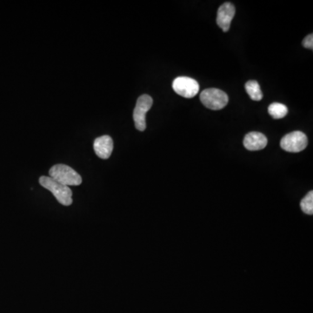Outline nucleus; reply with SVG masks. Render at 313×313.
<instances>
[{
  "instance_id": "obj_3",
  "label": "nucleus",
  "mask_w": 313,
  "mask_h": 313,
  "mask_svg": "<svg viewBox=\"0 0 313 313\" xmlns=\"http://www.w3.org/2000/svg\"><path fill=\"white\" fill-rule=\"evenodd\" d=\"M200 100L205 107L213 111H218L226 106L229 97L225 91L219 89L210 88L201 92Z\"/></svg>"
},
{
  "instance_id": "obj_2",
  "label": "nucleus",
  "mask_w": 313,
  "mask_h": 313,
  "mask_svg": "<svg viewBox=\"0 0 313 313\" xmlns=\"http://www.w3.org/2000/svg\"><path fill=\"white\" fill-rule=\"evenodd\" d=\"M40 184L51 191L61 205L69 206L72 204V191L68 186L61 185L50 177L46 176L40 177Z\"/></svg>"
},
{
  "instance_id": "obj_1",
  "label": "nucleus",
  "mask_w": 313,
  "mask_h": 313,
  "mask_svg": "<svg viewBox=\"0 0 313 313\" xmlns=\"http://www.w3.org/2000/svg\"><path fill=\"white\" fill-rule=\"evenodd\" d=\"M49 175L52 180L68 187L71 185L77 186L82 183V178L74 169L62 164L52 166L49 171Z\"/></svg>"
},
{
  "instance_id": "obj_7",
  "label": "nucleus",
  "mask_w": 313,
  "mask_h": 313,
  "mask_svg": "<svg viewBox=\"0 0 313 313\" xmlns=\"http://www.w3.org/2000/svg\"><path fill=\"white\" fill-rule=\"evenodd\" d=\"M234 15H235V7L231 3L223 4L218 10L217 24L225 32L229 31V29L231 27V23L233 19Z\"/></svg>"
},
{
  "instance_id": "obj_11",
  "label": "nucleus",
  "mask_w": 313,
  "mask_h": 313,
  "mask_svg": "<svg viewBox=\"0 0 313 313\" xmlns=\"http://www.w3.org/2000/svg\"><path fill=\"white\" fill-rule=\"evenodd\" d=\"M268 111L273 119L280 120L287 115L288 108L286 106L281 103H272L268 107Z\"/></svg>"
},
{
  "instance_id": "obj_6",
  "label": "nucleus",
  "mask_w": 313,
  "mask_h": 313,
  "mask_svg": "<svg viewBox=\"0 0 313 313\" xmlns=\"http://www.w3.org/2000/svg\"><path fill=\"white\" fill-rule=\"evenodd\" d=\"M172 88L177 94L185 99L195 97L200 91V85L191 77H179L174 80Z\"/></svg>"
},
{
  "instance_id": "obj_10",
  "label": "nucleus",
  "mask_w": 313,
  "mask_h": 313,
  "mask_svg": "<svg viewBox=\"0 0 313 313\" xmlns=\"http://www.w3.org/2000/svg\"><path fill=\"white\" fill-rule=\"evenodd\" d=\"M245 91L247 92L250 100L260 101L263 99V93L259 83L256 80H250L245 84Z\"/></svg>"
},
{
  "instance_id": "obj_9",
  "label": "nucleus",
  "mask_w": 313,
  "mask_h": 313,
  "mask_svg": "<svg viewBox=\"0 0 313 313\" xmlns=\"http://www.w3.org/2000/svg\"><path fill=\"white\" fill-rule=\"evenodd\" d=\"M267 138L260 132L252 131L245 135L244 146L249 151H259L267 145Z\"/></svg>"
},
{
  "instance_id": "obj_4",
  "label": "nucleus",
  "mask_w": 313,
  "mask_h": 313,
  "mask_svg": "<svg viewBox=\"0 0 313 313\" xmlns=\"http://www.w3.org/2000/svg\"><path fill=\"white\" fill-rule=\"evenodd\" d=\"M307 145L306 135L299 131L286 134L280 141L281 148L288 152H300L306 148Z\"/></svg>"
},
{
  "instance_id": "obj_12",
  "label": "nucleus",
  "mask_w": 313,
  "mask_h": 313,
  "mask_svg": "<svg viewBox=\"0 0 313 313\" xmlns=\"http://www.w3.org/2000/svg\"><path fill=\"white\" fill-rule=\"evenodd\" d=\"M300 207L302 211L308 215L313 214V191H310L306 194V196L301 200Z\"/></svg>"
},
{
  "instance_id": "obj_13",
  "label": "nucleus",
  "mask_w": 313,
  "mask_h": 313,
  "mask_svg": "<svg viewBox=\"0 0 313 313\" xmlns=\"http://www.w3.org/2000/svg\"><path fill=\"white\" fill-rule=\"evenodd\" d=\"M303 46L305 48L310 49V50H312L313 49V35L310 34L308 35L307 37H305L304 41H303Z\"/></svg>"
},
{
  "instance_id": "obj_8",
  "label": "nucleus",
  "mask_w": 313,
  "mask_h": 313,
  "mask_svg": "<svg viewBox=\"0 0 313 313\" xmlns=\"http://www.w3.org/2000/svg\"><path fill=\"white\" fill-rule=\"evenodd\" d=\"M94 151L99 158L107 160L111 156L113 151V140L108 135H104L97 138L94 141Z\"/></svg>"
},
{
  "instance_id": "obj_5",
  "label": "nucleus",
  "mask_w": 313,
  "mask_h": 313,
  "mask_svg": "<svg viewBox=\"0 0 313 313\" xmlns=\"http://www.w3.org/2000/svg\"><path fill=\"white\" fill-rule=\"evenodd\" d=\"M153 104V100L151 96L144 94L138 100L137 104L133 111V120L136 128L140 131H144L146 128L145 116L147 111H150Z\"/></svg>"
}]
</instances>
